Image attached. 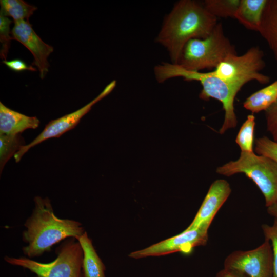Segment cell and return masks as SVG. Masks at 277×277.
<instances>
[{"label":"cell","mask_w":277,"mask_h":277,"mask_svg":"<svg viewBox=\"0 0 277 277\" xmlns=\"http://www.w3.org/2000/svg\"><path fill=\"white\" fill-rule=\"evenodd\" d=\"M116 86L115 80L108 84L104 90L94 99L78 109L60 118L52 120L45 127L42 132L31 143L21 147L14 154L16 162H18L23 156L31 148L42 142L53 137H58L67 131L73 129L79 123L81 119L87 114L92 107L109 94Z\"/></svg>","instance_id":"9c48e42d"},{"label":"cell","mask_w":277,"mask_h":277,"mask_svg":"<svg viewBox=\"0 0 277 277\" xmlns=\"http://www.w3.org/2000/svg\"><path fill=\"white\" fill-rule=\"evenodd\" d=\"M258 32L267 43L277 62V0H267Z\"/></svg>","instance_id":"2e32d148"},{"label":"cell","mask_w":277,"mask_h":277,"mask_svg":"<svg viewBox=\"0 0 277 277\" xmlns=\"http://www.w3.org/2000/svg\"><path fill=\"white\" fill-rule=\"evenodd\" d=\"M154 74L156 80L160 83L177 77H182L186 81L199 82L202 86L199 95L201 99L208 101L212 98L222 104L224 120L220 129V133L223 134L228 129L236 127L238 121L234 102L240 90L215 75L212 71H190L176 64L163 63L155 67Z\"/></svg>","instance_id":"3957f363"},{"label":"cell","mask_w":277,"mask_h":277,"mask_svg":"<svg viewBox=\"0 0 277 277\" xmlns=\"http://www.w3.org/2000/svg\"><path fill=\"white\" fill-rule=\"evenodd\" d=\"M255 118L253 114L247 116L240 127L235 138V142L241 152H253Z\"/></svg>","instance_id":"d6986e66"},{"label":"cell","mask_w":277,"mask_h":277,"mask_svg":"<svg viewBox=\"0 0 277 277\" xmlns=\"http://www.w3.org/2000/svg\"><path fill=\"white\" fill-rule=\"evenodd\" d=\"M240 0H205L202 3L211 15L218 17L234 18Z\"/></svg>","instance_id":"44dd1931"},{"label":"cell","mask_w":277,"mask_h":277,"mask_svg":"<svg viewBox=\"0 0 277 277\" xmlns=\"http://www.w3.org/2000/svg\"><path fill=\"white\" fill-rule=\"evenodd\" d=\"M262 229L265 239L270 241L272 246L273 277H277V219H274L271 225H262Z\"/></svg>","instance_id":"cb8c5ba5"},{"label":"cell","mask_w":277,"mask_h":277,"mask_svg":"<svg viewBox=\"0 0 277 277\" xmlns=\"http://www.w3.org/2000/svg\"><path fill=\"white\" fill-rule=\"evenodd\" d=\"M277 100V80L254 92L243 103V107L252 113L265 111Z\"/></svg>","instance_id":"e0dca14e"},{"label":"cell","mask_w":277,"mask_h":277,"mask_svg":"<svg viewBox=\"0 0 277 277\" xmlns=\"http://www.w3.org/2000/svg\"><path fill=\"white\" fill-rule=\"evenodd\" d=\"M12 21L8 17L0 13V41L2 44L1 57L3 60H6L7 53L10 46V41L12 37L10 36V24Z\"/></svg>","instance_id":"603a6c76"},{"label":"cell","mask_w":277,"mask_h":277,"mask_svg":"<svg viewBox=\"0 0 277 277\" xmlns=\"http://www.w3.org/2000/svg\"><path fill=\"white\" fill-rule=\"evenodd\" d=\"M215 277H248L246 275L236 271L224 268L220 270Z\"/></svg>","instance_id":"4316f807"},{"label":"cell","mask_w":277,"mask_h":277,"mask_svg":"<svg viewBox=\"0 0 277 277\" xmlns=\"http://www.w3.org/2000/svg\"><path fill=\"white\" fill-rule=\"evenodd\" d=\"M36 277H39V276H36Z\"/></svg>","instance_id":"f1b7e54d"},{"label":"cell","mask_w":277,"mask_h":277,"mask_svg":"<svg viewBox=\"0 0 277 277\" xmlns=\"http://www.w3.org/2000/svg\"><path fill=\"white\" fill-rule=\"evenodd\" d=\"M24 141L19 134L7 135L0 134V170L8 160L25 145Z\"/></svg>","instance_id":"ffe728a7"},{"label":"cell","mask_w":277,"mask_h":277,"mask_svg":"<svg viewBox=\"0 0 277 277\" xmlns=\"http://www.w3.org/2000/svg\"><path fill=\"white\" fill-rule=\"evenodd\" d=\"M77 240L83 251L82 276L105 277V266L87 232L85 231Z\"/></svg>","instance_id":"9a60e30c"},{"label":"cell","mask_w":277,"mask_h":277,"mask_svg":"<svg viewBox=\"0 0 277 277\" xmlns=\"http://www.w3.org/2000/svg\"><path fill=\"white\" fill-rule=\"evenodd\" d=\"M34 203L33 213L26 221V229L23 233V239L27 244L23 251L28 257L41 255L66 238L77 240L85 232L80 222L57 217L48 197L36 196Z\"/></svg>","instance_id":"7a4b0ae2"},{"label":"cell","mask_w":277,"mask_h":277,"mask_svg":"<svg viewBox=\"0 0 277 277\" xmlns=\"http://www.w3.org/2000/svg\"><path fill=\"white\" fill-rule=\"evenodd\" d=\"M265 112L267 130L277 142V100Z\"/></svg>","instance_id":"d4e9b609"},{"label":"cell","mask_w":277,"mask_h":277,"mask_svg":"<svg viewBox=\"0 0 277 277\" xmlns=\"http://www.w3.org/2000/svg\"><path fill=\"white\" fill-rule=\"evenodd\" d=\"M224 266L248 277H273V254L270 241L265 239L256 248L232 252L225 258Z\"/></svg>","instance_id":"ba28073f"},{"label":"cell","mask_w":277,"mask_h":277,"mask_svg":"<svg viewBox=\"0 0 277 277\" xmlns=\"http://www.w3.org/2000/svg\"><path fill=\"white\" fill-rule=\"evenodd\" d=\"M268 213L277 219V204H273L267 207Z\"/></svg>","instance_id":"83f0119b"},{"label":"cell","mask_w":277,"mask_h":277,"mask_svg":"<svg viewBox=\"0 0 277 277\" xmlns=\"http://www.w3.org/2000/svg\"><path fill=\"white\" fill-rule=\"evenodd\" d=\"M254 150L257 154L267 156L277 163V142L264 136L255 140Z\"/></svg>","instance_id":"7402d4cb"},{"label":"cell","mask_w":277,"mask_h":277,"mask_svg":"<svg viewBox=\"0 0 277 277\" xmlns=\"http://www.w3.org/2000/svg\"><path fill=\"white\" fill-rule=\"evenodd\" d=\"M267 0H240L234 18L247 29L258 31Z\"/></svg>","instance_id":"5bb4252c"},{"label":"cell","mask_w":277,"mask_h":277,"mask_svg":"<svg viewBox=\"0 0 277 277\" xmlns=\"http://www.w3.org/2000/svg\"><path fill=\"white\" fill-rule=\"evenodd\" d=\"M1 14L5 16L11 17L14 22H17L29 18L37 9L22 0H1Z\"/></svg>","instance_id":"ac0fdd59"},{"label":"cell","mask_w":277,"mask_h":277,"mask_svg":"<svg viewBox=\"0 0 277 277\" xmlns=\"http://www.w3.org/2000/svg\"><path fill=\"white\" fill-rule=\"evenodd\" d=\"M39 123L36 117L14 111L0 102V134H19L28 129H36Z\"/></svg>","instance_id":"4fadbf2b"},{"label":"cell","mask_w":277,"mask_h":277,"mask_svg":"<svg viewBox=\"0 0 277 277\" xmlns=\"http://www.w3.org/2000/svg\"><path fill=\"white\" fill-rule=\"evenodd\" d=\"M208 239V231L201 229H185L180 234L151 245L145 249L130 253L129 256L141 259L158 256L180 252L190 254L193 248L204 246Z\"/></svg>","instance_id":"30bf717a"},{"label":"cell","mask_w":277,"mask_h":277,"mask_svg":"<svg viewBox=\"0 0 277 277\" xmlns=\"http://www.w3.org/2000/svg\"><path fill=\"white\" fill-rule=\"evenodd\" d=\"M3 64L9 69L15 72H21L25 70L34 71L36 69L31 66L28 65L21 59H13L10 61L3 60Z\"/></svg>","instance_id":"484cf974"},{"label":"cell","mask_w":277,"mask_h":277,"mask_svg":"<svg viewBox=\"0 0 277 277\" xmlns=\"http://www.w3.org/2000/svg\"><path fill=\"white\" fill-rule=\"evenodd\" d=\"M264 52L258 46H253L241 55L227 56L212 72L239 90L251 81L266 84L270 77L261 73L265 67Z\"/></svg>","instance_id":"52a82bcc"},{"label":"cell","mask_w":277,"mask_h":277,"mask_svg":"<svg viewBox=\"0 0 277 277\" xmlns=\"http://www.w3.org/2000/svg\"><path fill=\"white\" fill-rule=\"evenodd\" d=\"M11 34L13 39L20 42L32 53L34 57L32 65L37 67L41 78H44L48 71V57L53 48L42 41L27 20L14 22Z\"/></svg>","instance_id":"8fae6325"},{"label":"cell","mask_w":277,"mask_h":277,"mask_svg":"<svg viewBox=\"0 0 277 277\" xmlns=\"http://www.w3.org/2000/svg\"><path fill=\"white\" fill-rule=\"evenodd\" d=\"M231 192V188L227 181L223 179L214 181L210 185L194 219L186 229H201L208 231L215 215Z\"/></svg>","instance_id":"7c38bea8"},{"label":"cell","mask_w":277,"mask_h":277,"mask_svg":"<svg viewBox=\"0 0 277 277\" xmlns=\"http://www.w3.org/2000/svg\"><path fill=\"white\" fill-rule=\"evenodd\" d=\"M217 23L202 3L181 0L165 18L156 40L167 49L172 63L177 64L187 43L208 36Z\"/></svg>","instance_id":"6da1fadb"},{"label":"cell","mask_w":277,"mask_h":277,"mask_svg":"<svg viewBox=\"0 0 277 277\" xmlns=\"http://www.w3.org/2000/svg\"><path fill=\"white\" fill-rule=\"evenodd\" d=\"M71 238L57 250L53 261L41 263L26 258L6 256L8 263L28 269L39 277H82L83 251L78 242Z\"/></svg>","instance_id":"8992f818"},{"label":"cell","mask_w":277,"mask_h":277,"mask_svg":"<svg viewBox=\"0 0 277 277\" xmlns=\"http://www.w3.org/2000/svg\"><path fill=\"white\" fill-rule=\"evenodd\" d=\"M236 53L235 47L224 34L222 22H218L208 36L187 43L176 64L194 71L215 69L227 56Z\"/></svg>","instance_id":"277c9868"},{"label":"cell","mask_w":277,"mask_h":277,"mask_svg":"<svg viewBox=\"0 0 277 277\" xmlns=\"http://www.w3.org/2000/svg\"><path fill=\"white\" fill-rule=\"evenodd\" d=\"M216 172L226 176L244 174L259 188L267 207L277 204V163L272 159L254 152H241L238 159L218 167Z\"/></svg>","instance_id":"5b68a950"}]
</instances>
